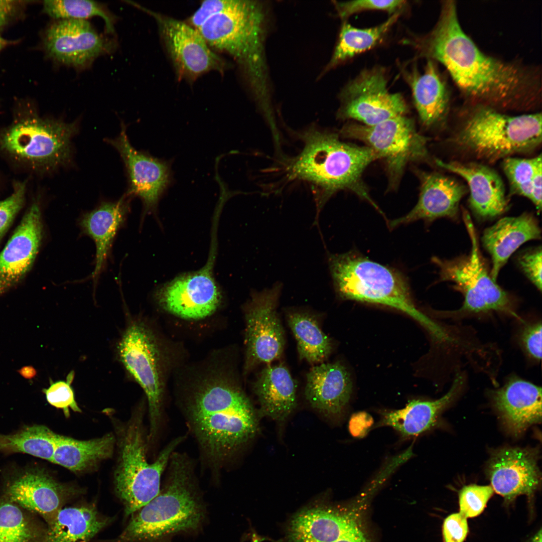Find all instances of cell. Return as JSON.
<instances>
[{"instance_id":"obj_1","label":"cell","mask_w":542,"mask_h":542,"mask_svg":"<svg viewBox=\"0 0 542 542\" xmlns=\"http://www.w3.org/2000/svg\"><path fill=\"white\" fill-rule=\"evenodd\" d=\"M414 44L421 56L445 67L469 104L505 112H533L541 105L538 69L482 52L463 29L454 1L442 2L434 28Z\"/></svg>"},{"instance_id":"obj_2","label":"cell","mask_w":542,"mask_h":542,"mask_svg":"<svg viewBox=\"0 0 542 542\" xmlns=\"http://www.w3.org/2000/svg\"><path fill=\"white\" fill-rule=\"evenodd\" d=\"M182 411L201 454L213 469L224 468L257 433L255 410L237 384L217 378L187 397Z\"/></svg>"},{"instance_id":"obj_3","label":"cell","mask_w":542,"mask_h":542,"mask_svg":"<svg viewBox=\"0 0 542 542\" xmlns=\"http://www.w3.org/2000/svg\"><path fill=\"white\" fill-rule=\"evenodd\" d=\"M196 30L213 50L225 53L236 61L257 105L269 104L263 5L253 1L216 0L213 13Z\"/></svg>"},{"instance_id":"obj_4","label":"cell","mask_w":542,"mask_h":542,"mask_svg":"<svg viewBox=\"0 0 542 542\" xmlns=\"http://www.w3.org/2000/svg\"><path fill=\"white\" fill-rule=\"evenodd\" d=\"M303 148L287 167L289 179L304 181L316 186L318 216L335 193L349 190L380 212L363 181L365 169L380 156L367 146L341 141L337 134L310 128L301 135Z\"/></svg>"},{"instance_id":"obj_5","label":"cell","mask_w":542,"mask_h":542,"mask_svg":"<svg viewBox=\"0 0 542 542\" xmlns=\"http://www.w3.org/2000/svg\"><path fill=\"white\" fill-rule=\"evenodd\" d=\"M192 460L175 451L159 494L131 515L121 533L109 542H153L197 527L203 517Z\"/></svg>"},{"instance_id":"obj_6","label":"cell","mask_w":542,"mask_h":542,"mask_svg":"<svg viewBox=\"0 0 542 542\" xmlns=\"http://www.w3.org/2000/svg\"><path fill=\"white\" fill-rule=\"evenodd\" d=\"M460 116L449 142L474 161L491 164L530 154L541 146V112L512 115L489 106L468 104Z\"/></svg>"},{"instance_id":"obj_7","label":"cell","mask_w":542,"mask_h":542,"mask_svg":"<svg viewBox=\"0 0 542 542\" xmlns=\"http://www.w3.org/2000/svg\"><path fill=\"white\" fill-rule=\"evenodd\" d=\"M333 286L342 299L382 305L403 312L441 339L445 331L416 307L409 284L397 270L353 251L328 253Z\"/></svg>"},{"instance_id":"obj_8","label":"cell","mask_w":542,"mask_h":542,"mask_svg":"<svg viewBox=\"0 0 542 542\" xmlns=\"http://www.w3.org/2000/svg\"><path fill=\"white\" fill-rule=\"evenodd\" d=\"M185 438L180 436L172 440L155 461L149 463L147 441L141 421L127 427L120 441L119 461L114 474L115 490L123 504L125 516L132 515L159 494L171 456Z\"/></svg>"},{"instance_id":"obj_9","label":"cell","mask_w":542,"mask_h":542,"mask_svg":"<svg viewBox=\"0 0 542 542\" xmlns=\"http://www.w3.org/2000/svg\"><path fill=\"white\" fill-rule=\"evenodd\" d=\"M462 217L471 241L467 255L451 259L433 257L439 268V281L449 282L463 296L458 310L446 314L450 317L495 311L518 318L508 294L491 278L480 253L477 238L470 215L462 208Z\"/></svg>"},{"instance_id":"obj_10","label":"cell","mask_w":542,"mask_h":542,"mask_svg":"<svg viewBox=\"0 0 542 542\" xmlns=\"http://www.w3.org/2000/svg\"><path fill=\"white\" fill-rule=\"evenodd\" d=\"M76 122L28 115L15 120L0 134V148L15 159L44 170L67 164Z\"/></svg>"},{"instance_id":"obj_11","label":"cell","mask_w":542,"mask_h":542,"mask_svg":"<svg viewBox=\"0 0 542 542\" xmlns=\"http://www.w3.org/2000/svg\"><path fill=\"white\" fill-rule=\"evenodd\" d=\"M341 133L364 143L385 161L390 189L397 186L408 164L431 160L429 139L418 132L414 121L406 115L374 126L349 123Z\"/></svg>"},{"instance_id":"obj_12","label":"cell","mask_w":542,"mask_h":542,"mask_svg":"<svg viewBox=\"0 0 542 542\" xmlns=\"http://www.w3.org/2000/svg\"><path fill=\"white\" fill-rule=\"evenodd\" d=\"M119 359L146 395L150 421L149 438L157 439L164 419L163 388L158 349L153 334L139 320L128 323L117 346Z\"/></svg>"},{"instance_id":"obj_13","label":"cell","mask_w":542,"mask_h":542,"mask_svg":"<svg viewBox=\"0 0 542 542\" xmlns=\"http://www.w3.org/2000/svg\"><path fill=\"white\" fill-rule=\"evenodd\" d=\"M339 97L338 116L366 126L406 115L408 111L402 94L389 91L385 72L381 67L362 71L345 85Z\"/></svg>"},{"instance_id":"obj_14","label":"cell","mask_w":542,"mask_h":542,"mask_svg":"<svg viewBox=\"0 0 542 542\" xmlns=\"http://www.w3.org/2000/svg\"><path fill=\"white\" fill-rule=\"evenodd\" d=\"M152 16L179 79L194 81L206 73L223 72L227 66L199 32L187 23L125 2Z\"/></svg>"},{"instance_id":"obj_15","label":"cell","mask_w":542,"mask_h":542,"mask_svg":"<svg viewBox=\"0 0 542 542\" xmlns=\"http://www.w3.org/2000/svg\"><path fill=\"white\" fill-rule=\"evenodd\" d=\"M282 288L278 282L270 288L252 290L245 305L246 373L278 359L283 352L285 334L277 313Z\"/></svg>"},{"instance_id":"obj_16","label":"cell","mask_w":542,"mask_h":542,"mask_svg":"<svg viewBox=\"0 0 542 542\" xmlns=\"http://www.w3.org/2000/svg\"><path fill=\"white\" fill-rule=\"evenodd\" d=\"M43 46L47 55L55 62L81 70L99 56L112 52L116 43L98 33L86 20L61 19L47 29Z\"/></svg>"},{"instance_id":"obj_17","label":"cell","mask_w":542,"mask_h":542,"mask_svg":"<svg viewBox=\"0 0 542 542\" xmlns=\"http://www.w3.org/2000/svg\"><path fill=\"white\" fill-rule=\"evenodd\" d=\"M211 261L198 272L184 275L164 286L157 293L159 304L180 317L199 319L211 315L221 295L212 274Z\"/></svg>"},{"instance_id":"obj_18","label":"cell","mask_w":542,"mask_h":542,"mask_svg":"<svg viewBox=\"0 0 542 542\" xmlns=\"http://www.w3.org/2000/svg\"><path fill=\"white\" fill-rule=\"evenodd\" d=\"M439 167L458 175L467 183L472 211L483 219L493 218L507 211L509 201L503 181L489 165L471 161L434 160Z\"/></svg>"},{"instance_id":"obj_19","label":"cell","mask_w":542,"mask_h":542,"mask_svg":"<svg viewBox=\"0 0 542 542\" xmlns=\"http://www.w3.org/2000/svg\"><path fill=\"white\" fill-rule=\"evenodd\" d=\"M43 236L39 205L34 203L0 252V296L19 283L32 267Z\"/></svg>"},{"instance_id":"obj_20","label":"cell","mask_w":542,"mask_h":542,"mask_svg":"<svg viewBox=\"0 0 542 542\" xmlns=\"http://www.w3.org/2000/svg\"><path fill=\"white\" fill-rule=\"evenodd\" d=\"M420 181L418 202L406 215L389 222L390 228L423 220L456 219L461 200L468 192L467 186L456 179L438 172L417 171Z\"/></svg>"},{"instance_id":"obj_21","label":"cell","mask_w":542,"mask_h":542,"mask_svg":"<svg viewBox=\"0 0 542 542\" xmlns=\"http://www.w3.org/2000/svg\"><path fill=\"white\" fill-rule=\"evenodd\" d=\"M107 141L119 153L126 167L129 185L125 194L139 197L146 210L152 209L170 181L168 165L136 150L130 144L123 124L119 136Z\"/></svg>"},{"instance_id":"obj_22","label":"cell","mask_w":542,"mask_h":542,"mask_svg":"<svg viewBox=\"0 0 542 542\" xmlns=\"http://www.w3.org/2000/svg\"><path fill=\"white\" fill-rule=\"evenodd\" d=\"M533 451L505 448L493 455L487 473L493 491L507 502L520 495L531 496L537 489L540 473Z\"/></svg>"},{"instance_id":"obj_23","label":"cell","mask_w":542,"mask_h":542,"mask_svg":"<svg viewBox=\"0 0 542 542\" xmlns=\"http://www.w3.org/2000/svg\"><path fill=\"white\" fill-rule=\"evenodd\" d=\"M75 493L73 488L57 482L40 470L26 472L6 490L8 500L41 515L48 524Z\"/></svg>"},{"instance_id":"obj_24","label":"cell","mask_w":542,"mask_h":542,"mask_svg":"<svg viewBox=\"0 0 542 542\" xmlns=\"http://www.w3.org/2000/svg\"><path fill=\"white\" fill-rule=\"evenodd\" d=\"M305 395L310 405L325 415L341 416L348 405L352 383L345 367L340 362L322 363L307 374Z\"/></svg>"},{"instance_id":"obj_25","label":"cell","mask_w":542,"mask_h":542,"mask_svg":"<svg viewBox=\"0 0 542 542\" xmlns=\"http://www.w3.org/2000/svg\"><path fill=\"white\" fill-rule=\"evenodd\" d=\"M402 73L422 124L429 128L444 126L450 110V95L435 61L428 59L422 73L413 67Z\"/></svg>"},{"instance_id":"obj_26","label":"cell","mask_w":542,"mask_h":542,"mask_svg":"<svg viewBox=\"0 0 542 542\" xmlns=\"http://www.w3.org/2000/svg\"><path fill=\"white\" fill-rule=\"evenodd\" d=\"M541 238L538 221L530 213L500 219L486 228L482 236L483 246L491 256L490 275L496 281L499 273L513 253L525 242Z\"/></svg>"},{"instance_id":"obj_27","label":"cell","mask_w":542,"mask_h":542,"mask_svg":"<svg viewBox=\"0 0 542 542\" xmlns=\"http://www.w3.org/2000/svg\"><path fill=\"white\" fill-rule=\"evenodd\" d=\"M494 405L506 428L519 434L541 420V388L512 378L492 393Z\"/></svg>"},{"instance_id":"obj_28","label":"cell","mask_w":542,"mask_h":542,"mask_svg":"<svg viewBox=\"0 0 542 542\" xmlns=\"http://www.w3.org/2000/svg\"><path fill=\"white\" fill-rule=\"evenodd\" d=\"M127 198L125 194L117 202H103L80 218L82 232L92 239L96 246L95 267L91 277L94 286L106 263L114 238L125 221L129 209Z\"/></svg>"},{"instance_id":"obj_29","label":"cell","mask_w":542,"mask_h":542,"mask_svg":"<svg viewBox=\"0 0 542 542\" xmlns=\"http://www.w3.org/2000/svg\"><path fill=\"white\" fill-rule=\"evenodd\" d=\"M296 387L290 371L282 364L263 368L252 385L260 414L278 422L285 420L297 406Z\"/></svg>"},{"instance_id":"obj_30","label":"cell","mask_w":542,"mask_h":542,"mask_svg":"<svg viewBox=\"0 0 542 542\" xmlns=\"http://www.w3.org/2000/svg\"><path fill=\"white\" fill-rule=\"evenodd\" d=\"M462 383V377L457 375L449 391L438 399H413L403 408L382 413L376 427H390L404 438L419 436L435 425L442 411L459 391Z\"/></svg>"},{"instance_id":"obj_31","label":"cell","mask_w":542,"mask_h":542,"mask_svg":"<svg viewBox=\"0 0 542 542\" xmlns=\"http://www.w3.org/2000/svg\"><path fill=\"white\" fill-rule=\"evenodd\" d=\"M111 521L93 505L64 507L48 524L45 542H89Z\"/></svg>"},{"instance_id":"obj_32","label":"cell","mask_w":542,"mask_h":542,"mask_svg":"<svg viewBox=\"0 0 542 542\" xmlns=\"http://www.w3.org/2000/svg\"><path fill=\"white\" fill-rule=\"evenodd\" d=\"M114 439L111 434L89 440L57 435L52 462L72 471L85 470L112 454Z\"/></svg>"},{"instance_id":"obj_33","label":"cell","mask_w":542,"mask_h":542,"mask_svg":"<svg viewBox=\"0 0 542 542\" xmlns=\"http://www.w3.org/2000/svg\"><path fill=\"white\" fill-rule=\"evenodd\" d=\"M401 12L402 11L396 12L383 23L368 28L359 29L344 21L333 54L321 75L355 55L374 47L396 23Z\"/></svg>"},{"instance_id":"obj_34","label":"cell","mask_w":542,"mask_h":542,"mask_svg":"<svg viewBox=\"0 0 542 542\" xmlns=\"http://www.w3.org/2000/svg\"><path fill=\"white\" fill-rule=\"evenodd\" d=\"M286 317L297 341L300 359L311 364L325 360L331 353L332 343L314 317L307 312L295 310L288 311Z\"/></svg>"},{"instance_id":"obj_35","label":"cell","mask_w":542,"mask_h":542,"mask_svg":"<svg viewBox=\"0 0 542 542\" xmlns=\"http://www.w3.org/2000/svg\"><path fill=\"white\" fill-rule=\"evenodd\" d=\"M57 435L43 425L27 427L14 434H0V451L26 453L52 462Z\"/></svg>"},{"instance_id":"obj_36","label":"cell","mask_w":542,"mask_h":542,"mask_svg":"<svg viewBox=\"0 0 542 542\" xmlns=\"http://www.w3.org/2000/svg\"><path fill=\"white\" fill-rule=\"evenodd\" d=\"M47 528L38 525L17 504L0 501V542H45Z\"/></svg>"},{"instance_id":"obj_37","label":"cell","mask_w":542,"mask_h":542,"mask_svg":"<svg viewBox=\"0 0 542 542\" xmlns=\"http://www.w3.org/2000/svg\"><path fill=\"white\" fill-rule=\"evenodd\" d=\"M44 12L56 20L75 19L86 20L99 17L104 22L108 34L114 35L116 16L104 4L93 1L60 0L45 1Z\"/></svg>"},{"instance_id":"obj_38","label":"cell","mask_w":542,"mask_h":542,"mask_svg":"<svg viewBox=\"0 0 542 542\" xmlns=\"http://www.w3.org/2000/svg\"><path fill=\"white\" fill-rule=\"evenodd\" d=\"M541 154L531 158L511 157L501 161V167L509 184L510 193L530 199L531 182Z\"/></svg>"},{"instance_id":"obj_39","label":"cell","mask_w":542,"mask_h":542,"mask_svg":"<svg viewBox=\"0 0 542 542\" xmlns=\"http://www.w3.org/2000/svg\"><path fill=\"white\" fill-rule=\"evenodd\" d=\"M490 485L470 484L464 486L459 493L460 513L466 518L480 514L493 494Z\"/></svg>"},{"instance_id":"obj_40","label":"cell","mask_w":542,"mask_h":542,"mask_svg":"<svg viewBox=\"0 0 542 542\" xmlns=\"http://www.w3.org/2000/svg\"><path fill=\"white\" fill-rule=\"evenodd\" d=\"M333 3L338 16L344 21L353 14L364 11H383L392 15L402 11L406 5V1L398 0H357Z\"/></svg>"},{"instance_id":"obj_41","label":"cell","mask_w":542,"mask_h":542,"mask_svg":"<svg viewBox=\"0 0 542 542\" xmlns=\"http://www.w3.org/2000/svg\"><path fill=\"white\" fill-rule=\"evenodd\" d=\"M74 377V372L71 371L65 381L51 382L49 387L43 389L48 402L51 405L62 409L66 416H68L70 409L75 412H81L71 385Z\"/></svg>"},{"instance_id":"obj_42","label":"cell","mask_w":542,"mask_h":542,"mask_svg":"<svg viewBox=\"0 0 542 542\" xmlns=\"http://www.w3.org/2000/svg\"><path fill=\"white\" fill-rule=\"evenodd\" d=\"M26 190L25 182H16L13 193L6 199L0 201V240L22 208Z\"/></svg>"},{"instance_id":"obj_43","label":"cell","mask_w":542,"mask_h":542,"mask_svg":"<svg viewBox=\"0 0 542 542\" xmlns=\"http://www.w3.org/2000/svg\"><path fill=\"white\" fill-rule=\"evenodd\" d=\"M541 248L537 247L521 254L519 264L526 276L535 287L541 290Z\"/></svg>"},{"instance_id":"obj_44","label":"cell","mask_w":542,"mask_h":542,"mask_svg":"<svg viewBox=\"0 0 542 542\" xmlns=\"http://www.w3.org/2000/svg\"><path fill=\"white\" fill-rule=\"evenodd\" d=\"M468 531L467 518L460 512L451 514L444 520L442 528L444 542H463Z\"/></svg>"},{"instance_id":"obj_45","label":"cell","mask_w":542,"mask_h":542,"mask_svg":"<svg viewBox=\"0 0 542 542\" xmlns=\"http://www.w3.org/2000/svg\"><path fill=\"white\" fill-rule=\"evenodd\" d=\"M541 324L540 322L526 325L522 330L520 339L526 352L533 358L541 357Z\"/></svg>"},{"instance_id":"obj_46","label":"cell","mask_w":542,"mask_h":542,"mask_svg":"<svg viewBox=\"0 0 542 542\" xmlns=\"http://www.w3.org/2000/svg\"><path fill=\"white\" fill-rule=\"evenodd\" d=\"M373 424L372 417L367 413L359 412L353 414L348 423V430L354 438H362L365 437Z\"/></svg>"},{"instance_id":"obj_47","label":"cell","mask_w":542,"mask_h":542,"mask_svg":"<svg viewBox=\"0 0 542 542\" xmlns=\"http://www.w3.org/2000/svg\"><path fill=\"white\" fill-rule=\"evenodd\" d=\"M541 164L538 166L533 177L531 185V195L529 199L538 211H540L541 209Z\"/></svg>"},{"instance_id":"obj_48","label":"cell","mask_w":542,"mask_h":542,"mask_svg":"<svg viewBox=\"0 0 542 542\" xmlns=\"http://www.w3.org/2000/svg\"><path fill=\"white\" fill-rule=\"evenodd\" d=\"M358 522L352 525L335 542H370Z\"/></svg>"},{"instance_id":"obj_49","label":"cell","mask_w":542,"mask_h":542,"mask_svg":"<svg viewBox=\"0 0 542 542\" xmlns=\"http://www.w3.org/2000/svg\"><path fill=\"white\" fill-rule=\"evenodd\" d=\"M20 1H0V28L4 27L15 15Z\"/></svg>"},{"instance_id":"obj_50","label":"cell","mask_w":542,"mask_h":542,"mask_svg":"<svg viewBox=\"0 0 542 542\" xmlns=\"http://www.w3.org/2000/svg\"><path fill=\"white\" fill-rule=\"evenodd\" d=\"M18 371L23 377L29 379L35 377L37 374L36 370L32 366H24Z\"/></svg>"},{"instance_id":"obj_51","label":"cell","mask_w":542,"mask_h":542,"mask_svg":"<svg viewBox=\"0 0 542 542\" xmlns=\"http://www.w3.org/2000/svg\"><path fill=\"white\" fill-rule=\"evenodd\" d=\"M529 542H541V530L540 529Z\"/></svg>"},{"instance_id":"obj_52","label":"cell","mask_w":542,"mask_h":542,"mask_svg":"<svg viewBox=\"0 0 542 542\" xmlns=\"http://www.w3.org/2000/svg\"><path fill=\"white\" fill-rule=\"evenodd\" d=\"M9 41L0 35V52L9 44Z\"/></svg>"},{"instance_id":"obj_53","label":"cell","mask_w":542,"mask_h":542,"mask_svg":"<svg viewBox=\"0 0 542 542\" xmlns=\"http://www.w3.org/2000/svg\"><path fill=\"white\" fill-rule=\"evenodd\" d=\"M253 542H258V541H256V540H254V541H253Z\"/></svg>"}]
</instances>
